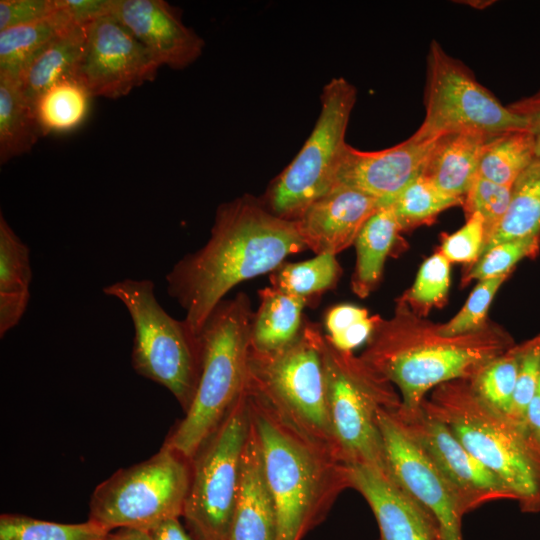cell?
Here are the masks:
<instances>
[{
    "label": "cell",
    "instance_id": "1",
    "mask_svg": "<svg viewBox=\"0 0 540 540\" xmlns=\"http://www.w3.org/2000/svg\"><path fill=\"white\" fill-rule=\"evenodd\" d=\"M305 249L294 220L279 217L263 201L244 195L219 205L206 244L167 273V291L199 336L233 287L275 271L289 255Z\"/></svg>",
    "mask_w": 540,
    "mask_h": 540
},
{
    "label": "cell",
    "instance_id": "2",
    "mask_svg": "<svg viewBox=\"0 0 540 540\" xmlns=\"http://www.w3.org/2000/svg\"><path fill=\"white\" fill-rule=\"evenodd\" d=\"M514 345L491 322L475 332L443 335L439 324L417 315L399 298L392 317H379L360 357L398 388L402 406L415 408L438 385L472 379Z\"/></svg>",
    "mask_w": 540,
    "mask_h": 540
},
{
    "label": "cell",
    "instance_id": "3",
    "mask_svg": "<svg viewBox=\"0 0 540 540\" xmlns=\"http://www.w3.org/2000/svg\"><path fill=\"white\" fill-rule=\"evenodd\" d=\"M244 389L275 502L277 540H302L350 488L348 466L280 417L246 380Z\"/></svg>",
    "mask_w": 540,
    "mask_h": 540
},
{
    "label": "cell",
    "instance_id": "4",
    "mask_svg": "<svg viewBox=\"0 0 540 540\" xmlns=\"http://www.w3.org/2000/svg\"><path fill=\"white\" fill-rule=\"evenodd\" d=\"M422 408L514 494L524 512H540V446L524 427L486 404L468 379L442 383Z\"/></svg>",
    "mask_w": 540,
    "mask_h": 540
},
{
    "label": "cell",
    "instance_id": "5",
    "mask_svg": "<svg viewBox=\"0 0 540 540\" xmlns=\"http://www.w3.org/2000/svg\"><path fill=\"white\" fill-rule=\"evenodd\" d=\"M253 314L248 296L241 292L222 300L200 332L196 392L164 442L189 460L219 427L244 387Z\"/></svg>",
    "mask_w": 540,
    "mask_h": 540
},
{
    "label": "cell",
    "instance_id": "6",
    "mask_svg": "<svg viewBox=\"0 0 540 540\" xmlns=\"http://www.w3.org/2000/svg\"><path fill=\"white\" fill-rule=\"evenodd\" d=\"M328 410L342 461L365 464L390 475L378 423L381 410L401 405L395 386L360 356L319 338Z\"/></svg>",
    "mask_w": 540,
    "mask_h": 540
},
{
    "label": "cell",
    "instance_id": "7",
    "mask_svg": "<svg viewBox=\"0 0 540 540\" xmlns=\"http://www.w3.org/2000/svg\"><path fill=\"white\" fill-rule=\"evenodd\" d=\"M321 333L305 320L287 347L270 353L249 348L246 381L280 417L342 461L327 404Z\"/></svg>",
    "mask_w": 540,
    "mask_h": 540
},
{
    "label": "cell",
    "instance_id": "8",
    "mask_svg": "<svg viewBox=\"0 0 540 540\" xmlns=\"http://www.w3.org/2000/svg\"><path fill=\"white\" fill-rule=\"evenodd\" d=\"M127 309L134 327L131 365L137 374L165 387L186 411L201 370V341L185 322L170 316L149 279H123L103 288Z\"/></svg>",
    "mask_w": 540,
    "mask_h": 540
},
{
    "label": "cell",
    "instance_id": "9",
    "mask_svg": "<svg viewBox=\"0 0 540 540\" xmlns=\"http://www.w3.org/2000/svg\"><path fill=\"white\" fill-rule=\"evenodd\" d=\"M191 460L163 444L149 459L122 468L101 482L89 502V518L108 531L150 530L180 518L189 491Z\"/></svg>",
    "mask_w": 540,
    "mask_h": 540
},
{
    "label": "cell",
    "instance_id": "10",
    "mask_svg": "<svg viewBox=\"0 0 540 540\" xmlns=\"http://www.w3.org/2000/svg\"><path fill=\"white\" fill-rule=\"evenodd\" d=\"M356 99L355 86L343 77L332 78L324 86L321 110L311 134L266 192L263 203L272 213L296 220L336 186Z\"/></svg>",
    "mask_w": 540,
    "mask_h": 540
},
{
    "label": "cell",
    "instance_id": "11",
    "mask_svg": "<svg viewBox=\"0 0 540 540\" xmlns=\"http://www.w3.org/2000/svg\"><path fill=\"white\" fill-rule=\"evenodd\" d=\"M250 424L243 387L224 420L191 460V480L182 517L195 540L229 539Z\"/></svg>",
    "mask_w": 540,
    "mask_h": 540
},
{
    "label": "cell",
    "instance_id": "12",
    "mask_svg": "<svg viewBox=\"0 0 540 540\" xmlns=\"http://www.w3.org/2000/svg\"><path fill=\"white\" fill-rule=\"evenodd\" d=\"M424 105V120L413 133L423 139L460 131L496 136L528 130L522 117L503 106L468 67L435 40L427 54Z\"/></svg>",
    "mask_w": 540,
    "mask_h": 540
},
{
    "label": "cell",
    "instance_id": "13",
    "mask_svg": "<svg viewBox=\"0 0 540 540\" xmlns=\"http://www.w3.org/2000/svg\"><path fill=\"white\" fill-rule=\"evenodd\" d=\"M390 413L450 485L464 514L492 501L515 500L513 492L421 405L407 408L401 404Z\"/></svg>",
    "mask_w": 540,
    "mask_h": 540
},
{
    "label": "cell",
    "instance_id": "14",
    "mask_svg": "<svg viewBox=\"0 0 540 540\" xmlns=\"http://www.w3.org/2000/svg\"><path fill=\"white\" fill-rule=\"evenodd\" d=\"M84 28V48L73 77L92 97L118 99L155 79L160 64L112 15Z\"/></svg>",
    "mask_w": 540,
    "mask_h": 540
},
{
    "label": "cell",
    "instance_id": "15",
    "mask_svg": "<svg viewBox=\"0 0 540 540\" xmlns=\"http://www.w3.org/2000/svg\"><path fill=\"white\" fill-rule=\"evenodd\" d=\"M390 411L381 410L378 423L391 478L435 521L441 540H463L461 529L465 514L454 491L403 433Z\"/></svg>",
    "mask_w": 540,
    "mask_h": 540
},
{
    "label": "cell",
    "instance_id": "16",
    "mask_svg": "<svg viewBox=\"0 0 540 540\" xmlns=\"http://www.w3.org/2000/svg\"><path fill=\"white\" fill-rule=\"evenodd\" d=\"M437 138L423 139L412 134L378 151H361L348 144L336 186L357 189L388 204L423 173Z\"/></svg>",
    "mask_w": 540,
    "mask_h": 540
},
{
    "label": "cell",
    "instance_id": "17",
    "mask_svg": "<svg viewBox=\"0 0 540 540\" xmlns=\"http://www.w3.org/2000/svg\"><path fill=\"white\" fill-rule=\"evenodd\" d=\"M111 15L151 53L160 66L183 69L203 52L204 40L164 0H113Z\"/></svg>",
    "mask_w": 540,
    "mask_h": 540
},
{
    "label": "cell",
    "instance_id": "18",
    "mask_svg": "<svg viewBox=\"0 0 540 540\" xmlns=\"http://www.w3.org/2000/svg\"><path fill=\"white\" fill-rule=\"evenodd\" d=\"M382 205L373 196L338 185L294 221L307 249L336 255L354 245L363 225Z\"/></svg>",
    "mask_w": 540,
    "mask_h": 540
},
{
    "label": "cell",
    "instance_id": "19",
    "mask_svg": "<svg viewBox=\"0 0 540 540\" xmlns=\"http://www.w3.org/2000/svg\"><path fill=\"white\" fill-rule=\"evenodd\" d=\"M350 488L370 506L379 540H441L435 521L387 474L365 464H350Z\"/></svg>",
    "mask_w": 540,
    "mask_h": 540
},
{
    "label": "cell",
    "instance_id": "20",
    "mask_svg": "<svg viewBox=\"0 0 540 540\" xmlns=\"http://www.w3.org/2000/svg\"><path fill=\"white\" fill-rule=\"evenodd\" d=\"M277 533L275 502L265 475L259 437L251 420L228 540H277Z\"/></svg>",
    "mask_w": 540,
    "mask_h": 540
},
{
    "label": "cell",
    "instance_id": "21",
    "mask_svg": "<svg viewBox=\"0 0 540 540\" xmlns=\"http://www.w3.org/2000/svg\"><path fill=\"white\" fill-rule=\"evenodd\" d=\"M490 137L471 131L439 136L422 175L444 193L463 200L478 175L481 156Z\"/></svg>",
    "mask_w": 540,
    "mask_h": 540
},
{
    "label": "cell",
    "instance_id": "22",
    "mask_svg": "<svg viewBox=\"0 0 540 540\" xmlns=\"http://www.w3.org/2000/svg\"><path fill=\"white\" fill-rule=\"evenodd\" d=\"M307 300L274 287L259 291V306L253 314L250 348L257 352L279 351L293 343L303 327Z\"/></svg>",
    "mask_w": 540,
    "mask_h": 540
},
{
    "label": "cell",
    "instance_id": "23",
    "mask_svg": "<svg viewBox=\"0 0 540 540\" xmlns=\"http://www.w3.org/2000/svg\"><path fill=\"white\" fill-rule=\"evenodd\" d=\"M400 231L391 204H383L363 225L354 243L356 264L351 286L357 296L367 297L378 285Z\"/></svg>",
    "mask_w": 540,
    "mask_h": 540
},
{
    "label": "cell",
    "instance_id": "24",
    "mask_svg": "<svg viewBox=\"0 0 540 540\" xmlns=\"http://www.w3.org/2000/svg\"><path fill=\"white\" fill-rule=\"evenodd\" d=\"M85 43V28L72 24L24 67L18 77L23 94L33 103L55 82L73 77Z\"/></svg>",
    "mask_w": 540,
    "mask_h": 540
},
{
    "label": "cell",
    "instance_id": "25",
    "mask_svg": "<svg viewBox=\"0 0 540 540\" xmlns=\"http://www.w3.org/2000/svg\"><path fill=\"white\" fill-rule=\"evenodd\" d=\"M41 136L34 105L18 79L0 74V163L30 152Z\"/></svg>",
    "mask_w": 540,
    "mask_h": 540
},
{
    "label": "cell",
    "instance_id": "26",
    "mask_svg": "<svg viewBox=\"0 0 540 540\" xmlns=\"http://www.w3.org/2000/svg\"><path fill=\"white\" fill-rule=\"evenodd\" d=\"M532 237H540V158L513 183L508 209L486 242L483 253L504 241Z\"/></svg>",
    "mask_w": 540,
    "mask_h": 540
},
{
    "label": "cell",
    "instance_id": "27",
    "mask_svg": "<svg viewBox=\"0 0 540 540\" xmlns=\"http://www.w3.org/2000/svg\"><path fill=\"white\" fill-rule=\"evenodd\" d=\"M72 24L57 7L48 17L0 31V74L18 79L35 55Z\"/></svg>",
    "mask_w": 540,
    "mask_h": 540
},
{
    "label": "cell",
    "instance_id": "28",
    "mask_svg": "<svg viewBox=\"0 0 540 540\" xmlns=\"http://www.w3.org/2000/svg\"><path fill=\"white\" fill-rule=\"evenodd\" d=\"M92 96L74 77L61 79L33 102L42 136L74 130L87 117Z\"/></svg>",
    "mask_w": 540,
    "mask_h": 540
},
{
    "label": "cell",
    "instance_id": "29",
    "mask_svg": "<svg viewBox=\"0 0 540 540\" xmlns=\"http://www.w3.org/2000/svg\"><path fill=\"white\" fill-rule=\"evenodd\" d=\"M535 159L534 139L528 130L506 132L487 141L478 175L497 184L512 186Z\"/></svg>",
    "mask_w": 540,
    "mask_h": 540
},
{
    "label": "cell",
    "instance_id": "30",
    "mask_svg": "<svg viewBox=\"0 0 540 540\" xmlns=\"http://www.w3.org/2000/svg\"><path fill=\"white\" fill-rule=\"evenodd\" d=\"M462 202L421 174L388 204L393 207L401 230H409L431 223L441 212Z\"/></svg>",
    "mask_w": 540,
    "mask_h": 540
},
{
    "label": "cell",
    "instance_id": "31",
    "mask_svg": "<svg viewBox=\"0 0 540 540\" xmlns=\"http://www.w3.org/2000/svg\"><path fill=\"white\" fill-rule=\"evenodd\" d=\"M340 272L336 255L319 254L305 261L283 263L272 274L271 284L276 289L308 301L310 296L332 288Z\"/></svg>",
    "mask_w": 540,
    "mask_h": 540
},
{
    "label": "cell",
    "instance_id": "32",
    "mask_svg": "<svg viewBox=\"0 0 540 540\" xmlns=\"http://www.w3.org/2000/svg\"><path fill=\"white\" fill-rule=\"evenodd\" d=\"M109 533L90 519L67 524L20 514L0 516V540H105Z\"/></svg>",
    "mask_w": 540,
    "mask_h": 540
},
{
    "label": "cell",
    "instance_id": "33",
    "mask_svg": "<svg viewBox=\"0 0 540 540\" xmlns=\"http://www.w3.org/2000/svg\"><path fill=\"white\" fill-rule=\"evenodd\" d=\"M519 369V345L489 361L470 379L474 392L490 407L507 416Z\"/></svg>",
    "mask_w": 540,
    "mask_h": 540
},
{
    "label": "cell",
    "instance_id": "34",
    "mask_svg": "<svg viewBox=\"0 0 540 540\" xmlns=\"http://www.w3.org/2000/svg\"><path fill=\"white\" fill-rule=\"evenodd\" d=\"M450 265L439 251L431 255L422 263L413 285L400 299L422 317L432 308L444 305L450 287Z\"/></svg>",
    "mask_w": 540,
    "mask_h": 540
},
{
    "label": "cell",
    "instance_id": "35",
    "mask_svg": "<svg viewBox=\"0 0 540 540\" xmlns=\"http://www.w3.org/2000/svg\"><path fill=\"white\" fill-rule=\"evenodd\" d=\"M29 247L0 214V293L30 292Z\"/></svg>",
    "mask_w": 540,
    "mask_h": 540
},
{
    "label": "cell",
    "instance_id": "36",
    "mask_svg": "<svg viewBox=\"0 0 540 540\" xmlns=\"http://www.w3.org/2000/svg\"><path fill=\"white\" fill-rule=\"evenodd\" d=\"M379 316H370L368 310L353 304H339L325 314L327 338L338 349L351 351L367 342Z\"/></svg>",
    "mask_w": 540,
    "mask_h": 540
},
{
    "label": "cell",
    "instance_id": "37",
    "mask_svg": "<svg viewBox=\"0 0 540 540\" xmlns=\"http://www.w3.org/2000/svg\"><path fill=\"white\" fill-rule=\"evenodd\" d=\"M539 247L540 237L498 243L487 249L475 263L469 266L462 278V283L465 285L474 279L480 281L510 274L519 261L534 257Z\"/></svg>",
    "mask_w": 540,
    "mask_h": 540
},
{
    "label": "cell",
    "instance_id": "38",
    "mask_svg": "<svg viewBox=\"0 0 540 540\" xmlns=\"http://www.w3.org/2000/svg\"><path fill=\"white\" fill-rule=\"evenodd\" d=\"M511 190L512 186L497 184L477 175L463 198L462 207L466 218L479 213L484 220L485 244L508 209Z\"/></svg>",
    "mask_w": 540,
    "mask_h": 540
},
{
    "label": "cell",
    "instance_id": "39",
    "mask_svg": "<svg viewBox=\"0 0 540 540\" xmlns=\"http://www.w3.org/2000/svg\"><path fill=\"white\" fill-rule=\"evenodd\" d=\"M509 274L480 280L461 310L448 322L439 324V331L446 336L475 332L488 323L487 314L493 298Z\"/></svg>",
    "mask_w": 540,
    "mask_h": 540
},
{
    "label": "cell",
    "instance_id": "40",
    "mask_svg": "<svg viewBox=\"0 0 540 540\" xmlns=\"http://www.w3.org/2000/svg\"><path fill=\"white\" fill-rule=\"evenodd\" d=\"M540 375V334L519 344V369L507 417L524 427L528 405L536 396Z\"/></svg>",
    "mask_w": 540,
    "mask_h": 540
},
{
    "label": "cell",
    "instance_id": "41",
    "mask_svg": "<svg viewBox=\"0 0 540 540\" xmlns=\"http://www.w3.org/2000/svg\"><path fill=\"white\" fill-rule=\"evenodd\" d=\"M485 241L484 220L479 213H474L460 229L443 237L439 252L450 263L470 266L482 255Z\"/></svg>",
    "mask_w": 540,
    "mask_h": 540
},
{
    "label": "cell",
    "instance_id": "42",
    "mask_svg": "<svg viewBox=\"0 0 540 540\" xmlns=\"http://www.w3.org/2000/svg\"><path fill=\"white\" fill-rule=\"evenodd\" d=\"M56 10V0H1L0 31L43 19Z\"/></svg>",
    "mask_w": 540,
    "mask_h": 540
},
{
    "label": "cell",
    "instance_id": "43",
    "mask_svg": "<svg viewBox=\"0 0 540 540\" xmlns=\"http://www.w3.org/2000/svg\"><path fill=\"white\" fill-rule=\"evenodd\" d=\"M57 7L78 26L111 15L113 0H56Z\"/></svg>",
    "mask_w": 540,
    "mask_h": 540
},
{
    "label": "cell",
    "instance_id": "44",
    "mask_svg": "<svg viewBox=\"0 0 540 540\" xmlns=\"http://www.w3.org/2000/svg\"><path fill=\"white\" fill-rule=\"evenodd\" d=\"M30 299V292L0 293V336L3 337L21 320Z\"/></svg>",
    "mask_w": 540,
    "mask_h": 540
},
{
    "label": "cell",
    "instance_id": "45",
    "mask_svg": "<svg viewBox=\"0 0 540 540\" xmlns=\"http://www.w3.org/2000/svg\"><path fill=\"white\" fill-rule=\"evenodd\" d=\"M508 107L526 121L527 129L534 139L536 158H540V90Z\"/></svg>",
    "mask_w": 540,
    "mask_h": 540
},
{
    "label": "cell",
    "instance_id": "46",
    "mask_svg": "<svg viewBox=\"0 0 540 540\" xmlns=\"http://www.w3.org/2000/svg\"><path fill=\"white\" fill-rule=\"evenodd\" d=\"M153 540H195L181 525L179 518L165 520L149 530Z\"/></svg>",
    "mask_w": 540,
    "mask_h": 540
},
{
    "label": "cell",
    "instance_id": "47",
    "mask_svg": "<svg viewBox=\"0 0 540 540\" xmlns=\"http://www.w3.org/2000/svg\"><path fill=\"white\" fill-rule=\"evenodd\" d=\"M524 429L540 446V394L538 393L527 407L524 418Z\"/></svg>",
    "mask_w": 540,
    "mask_h": 540
},
{
    "label": "cell",
    "instance_id": "48",
    "mask_svg": "<svg viewBox=\"0 0 540 540\" xmlns=\"http://www.w3.org/2000/svg\"><path fill=\"white\" fill-rule=\"evenodd\" d=\"M105 540H153L149 531L139 528H119L110 532Z\"/></svg>",
    "mask_w": 540,
    "mask_h": 540
},
{
    "label": "cell",
    "instance_id": "49",
    "mask_svg": "<svg viewBox=\"0 0 540 540\" xmlns=\"http://www.w3.org/2000/svg\"><path fill=\"white\" fill-rule=\"evenodd\" d=\"M538 394H540V375H539V382H538V391H537Z\"/></svg>",
    "mask_w": 540,
    "mask_h": 540
}]
</instances>
